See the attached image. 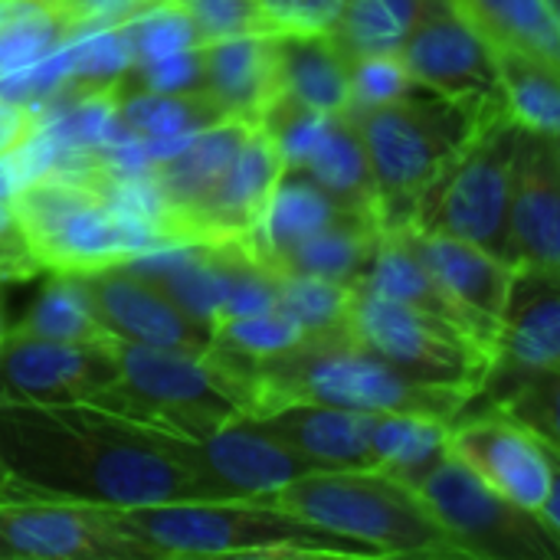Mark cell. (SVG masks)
Segmentation results:
<instances>
[{"instance_id":"cell-34","label":"cell","mask_w":560,"mask_h":560,"mask_svg":"<svg viewBox=\"0 0 560 560\" xmlns=\"http://www.w3.org/2000/svg\"><path fill=\"white\" fill-rule=\"evenodd\" d=\"M121 30L131 46V66L154 62V59H164V56H174L180 49H194L203 43L197 26L171 3H161L141 16H135Z\"/></svg>"},{"instance_id":"cell-16","label":"cell","mask_w":560,"mask_h":560,"mask_svg":"<svg viewBox=\"0 0 560 560\" xmlns=\"http://www.w3.org/2000/svg\"><path fill=\"white\" fill-rule=\"evenodd\" d=\"M397 62L423 89L502 102L492 46L476 36L450 7H436L417 20L397 49Z\"/></svg>"},{"instance_id":"cell-1","label":"cell","mask_w":560,"mask_h":560,"mask_svg":"<svg viewBox=\"0 0 560 560\" xmlns=\"http://www.w3.org/2000/svg\"><path fill=\"white\" fill-rule=\"evenodd\" d=\"M0 459L26 499L121 512L226 499L154 446L141 423L92 404L0 407Z\"/></svg>"},{"instance_id":"cell-20","label":"cell","mask_w":560,"mask_h":560,"mask_svg":"<svg viewBox=\"0 0 560 560\" xmlns=\"http://www.w3.org/2000/svg\"><path fill=\"white\" fill-rule=\"evenodd\" d=\"M200 92L226 121L259 125L282 95L276 36H230L200 43Z\"/></svg>"},{"instance_id":"cell-19","label":"cell","mask_w":560,"mask_h":560,"mask_svg":"<svg viewBox=\"0 0 560 560\" xmlns=\"http://www.w3.org/2000/svg\"><path fill=\"white\" fill-rule=\"evenodd\" d=\"M282 177H285V158L279 144L259 125H253L226 177L220 180L210 203L197 217L190 243L246 240L262 223Z\"/></svg>"},{"instance_id":"cell-27","label":"cell","mask_w":560,"mask_h":560,"mask_svg":"<svg viewBox=\"0 0 560 560\" xmlns=\"http://www.w3.org/2000/svg\"><path fill=\"white\" fill-rule=\"evenodd\" d=\"M443 0H341L335 23L328 26L348 62L364 56H397L417 20Z\"/></svg>"},{"instance_id":"cell-41","label":"cell","mask_w":560,"mask_h":560,"mask_svg":"<svg viewBox=\"0 0 560 560\" xmlns=\"http://www.w3.org/2000/svg\"><path fill=\"white\" fill-rule=\"evenodd\" d=\"M3 335H7V325H3V315H0V341H3Z\"/></svg>"},{"instance_id":"cell-31","label":"cell","mask_w":560,"mask_h":560,"mask_svg":"<svg viewBox=\"0 0 560 560\" xmlns=\"http://www.w3.org/2000/svg\"><path fill=\"white\" fill-rule=\"evenodd\" d=\"M276 276V312L285 315L292 325H299L305 335H331L345 331L348 299L351 285H338L318 276Z\"/></svg>"},{"instance_id":"cell-5","label":"cell","mask_w":560,"mask_h":560,"mask_svg":"<svg viewBox=\"0 0 560 560\" xmlns=\"http://www.w3.org/2000/svg\"><path fill=\"white\" fill-rule=\"evenodd\" d=\"M249 374L256 387L253 417H266L282 404L308 400L361 413H410L453 423L476 394L466 387L413 381L348 331L305 335L295 348L253 361Z\"/></svg>"},{"instance_id":"cell-37","label":"cell","mask_w":560,"mask_h":560,"mask_svg":"<svg viewBox=\"0 0 560 560\" xmlns=\"http://www.w3.org/2000/svg\"><path fill=\"white\" fill-rule=\"evenodd\" d=\"M348 66H351L354 105L387 102V98H397L417 85L407 75V69L397 62V56H364V59H354Z\"/></svg>"},{"instance_id":"cell-39","label":"cell","mask_w":560,"mask_h":560,"mask_svg":"<svg viewBox=\"0 0 560 560\" xmlns=\"http://www.w3.org/2000/svg\"><path fill=\"white\" fill-rule=\"evenodd\" d=\"M13 499H26V495L16 489V482L10 479V472H7V466L0 459V502H13Z\"/></svg>"},{"instance_id":"cell-29","label":"cell","mask_w":560,"mask_h":560,"mask_svg":"<svg viewBox=\"0 0 560 560\" xmlns=\"http://www.w3.org/2000/svg\"><path fill=\"white\" fill-rule=\"evenodd\" d=\"M499 66L502 105L525 131L558 135L560 128V82L558 69L545 66L525 52L492 49Z\"/></svg>"},{"instance_id":"cell-3","label":"cell","mask_w":560,"mask_h":560,"mask_svg":"<svg viewBox=\"0 0 560 560\" xmlns=\"http://www.w3.org/2000/svg\"><path fill=\"white\" fill-rule=\"evenodd\" d=\"M502 108L495 98L443 95L423 85L387 102L351 105L348 115L364 144L381 230L407 226L427 187Z\"/></svg>"},{"instance_id":"cell-35","label":"cell","mask_w":560,"mask_h":560,"mask_svg":"<svg viewBox=\"0 0 560 560\" xmlns=\"http://www.w3.org/2000/svg\"><path fill=\"white\" fill-rule=\"evenodd\" d=\"M558 377L560 371H532L495 413L558 446Z\"/></svg>"},{"instance_id":"cell-40","label":"cell","mask_w":560,"mask_h":560,"mask_svg":"<svg viewBox=\"0 0 560 560\" xmlns=\"http://www.w3.org/2000/svg\"><path fill=\"white\" fill-rule=\"evenodd\" d=\"M16 220H13V210H10V200H3L0 197V233L7 230V226H13Z\"/></svg>"},{"instance_id":"cell-24","label":"cell","mask_w":560,"mask_h":560,"mask_svg":"<svg viewBox=\"0 0 560 560\" xmlns=\"http://www.w3.org/2000/svg\"><path fill=\"white\" fill-rule=\"evenodd\" d=\"M381 223L368 210L345 213L341 220L295 240L285 246L279 256L262 262L272 272H289V276H318L338 285L358 289L371 269V259L381 243Z\"/></svg>"},{"instance_id":"cell-2","label":"cell","mask_w":560,"mask_h":560,"mask_svg":"<svg viewBox=\"0 0 560 560\" xmlns=\"http://www.w3.org/2000/svg\"><path fill=\"white\" fill-rule=\"evenodd\" d=\"M10 210L33 259L49 272H95L167 246L151 187L138 194L105 164L30 177Z\"/></svg>"},{"instance_id":"cell-23","label":"cell","mask_w":560,"mask_h":560,"mask_svg":"<svg viewBox=\"0 0 560 560\" xmlns=\"http://www.w3.org/2000/svg\"><path fill=\"white\" fill-rule=\"evenodd\" d=\"M282 92L318 115H345L354 105L351 66L328 30L276 33Z\"/></svg>"},{"instance_id":"cell-7","label":"cell","mask_w":560,"mask_h":560,"mask_svg":"<svg viewBox=\"0 0 560 560\" xmlns=\"http://www.w3.org/2000/svg\"><path fill=\"white\" fill-rule=\"evenodd\" d=\"M269 499L328 532L377 548L384 558H463L417 489L384 469L302 476Z\"/></svg>"},{"instance_id":"cell-9","label":"cell","mask_w":560,"mask_h":560,"mask_svg":"<svg viewBox=\"0 0 560 560\" xmlns=\"http://www.w3.org/2000/svg\"><path fill=\"white\" fill-rule=\"evenodd\" d=\"M345 331L381 361L423 384L479 390L495 361V354L466 328L417 305L377 295L368 285L351 292Z\"/></svg>"},{"instance_id":"cell-28","label":"cell","mask_w":560,"mask_h":560,"mask_svg":"<svg viewBox=\"0 0 560 560\" xmlns=\"http://www.w3.org/2000/svg\"><path fill=\"white\" fill-rule=\"evenodd\" d=\"M446 420L410 413H368V443L377 456V469L397 476L413 489L446 456Z\"/></svg>"},{"instance_id":"cell-30","label":"cell","mask_w":560,"mask_h":560,"mask_svg":"<svg viewBox=\"0 0 560 560\" xmlns=\"http://www.w3.org/2000/svg\"><path fill=\"white\" fill-rule=\"evenodd\" d=\"M13 328L52 341H108L82 282L72 272H52L30 315Z\"/></svg>"},{"instance_id":"cell-32","label":"cell","mask_w":560,"mask_h":560,"mask_svg":"<svg viewBox=\"0 0 560 560\" xmlns=\"http://www.w3.org/2000/svg\"><path fill=\"white\" fill-rule=\"evenodd\" d=\"M200 33L203 43L230 36H276L282 26L259 0H167Z\"/></svg>"},{"instance_id":"cell-36","label":"cell","mask_w":560,"mask_h":560,"mask_svg":"<svg viewBox=\"0 0 560 560\" xmlns=\"http://www.w3.org/2000/svg\"><path fill=\"white\" fill-rule=\"evenodd\" d=\"M52 13L59 16L62 30L72 36L95 33V30H115L131 23L135 16L167 3V0H46Z\"/></svg>"},{"instance_id":"cell-8","label":"cell","mask_w":560,"mask_h":560,"mask_svg":"<svg viewBox=\"0 0 560 560\" xmlns=\"http://www.w3.org/2000/svg\"><path fill=\"white\" fill-rule=\"evenodd\" d=\"M522 125L509 112H495L466 151L427 187L407 226L466 240L502 262L515 266L509 240V194L512 164Z\"/></svg>"},{"instance_id":"cell-6","label":"cell","mask_w":560,"mask_h":560,"mask_svg":"<svg viewBox=\"0 0 560 560\" xmlns=\"http://www.w3.org/2000/svg\"><path fill=\"white\" fill-rule=\"evenodd\" d=\"M118 381L89 404L128 423L177 436H207L233 417L256 413V387L246 361L220 351L187 354L112 338Z\"/></svg>"},{"instance_id":"cell-15","label":"cell","mask_w":560,"mask_h":560,"mask_svg":"<svg viewBox=\"0 0 560 560\" xmlns=\"http://www.w3.org/2000/svg\"><path fill=\"white\" fill-rule=\"evenodd\" d=\"M0 558L121 560L151 555L118 535L102 509L13 499L0 502Z\"/></svg>"},{"instance_id":"cell-21","label":"cell","mask_w":560,"mask_h":560,"mask_svg":"<svg viewBox=\"0 0 560 560\" xmlns=\"http://www.w3.org/2000/svg\"><path fill=\"white\" fill-rule=\"evenodd\" d=\"M492 354L509 364L560 371L558 272L515 266L495 322Z\"/></svg>"},{"instance_id":"cell-38","label":"cell","mask_w":560,"mask_h":560,"mask_svg":"<svg viewBox=\"0 0 560 560\" xmlns=\"http://www.w3.org/2000/svg\"><path fill=\"white\" fill-rule=\"evenodd\" d=\"M33 272H39V262L33 259L20 226L13 223L0 233V285L13 279H30Z\"/></svg>"},{"instance_id":"cell-11","label":"cell","mask_w":560,"mask_h":560,"mask_svg":"<svg viewBox=\"0 0 560 560\" xmlns=\"http://www.w3.org/2000/svg\"><path fill=\"white\" fill-rule=\"evenodd\" d=\"M144 430L161 453H167L174 463L200 476L226 499H262L302 476L331 472L282 443L259 417L246 413L220 423L207 436H177L154 427Z\"/></svg>"},{"instance_id":"cell-26","label":"cell","mask_w":560,"mask_h":560,"mask_svg":"<svg viewBox=\"0 0 560 560\" xmlns=\"http://www.w3.org/2000/svg\"><path fill=\"white\" fill-rule=\"evenodd\" d=\"M98 92L108 98L115 121L125 125L135 138H141V144H151V148L190 138L210 125L226 121L220 108L200 89L197 92H151V89H135L115 79Z\"/></svg>"},{"instance_id":"cell-10","label":"cell","mask_w":560,"mask_h":560,"mask_svg":"<svg viewBox=\"0 0 560 560\" xmlns=\"http://www.w3.org/2000/svg\"><path fill=\"white\" fill-rule=\"evenodd\" d=\"M433 518L443 525L463 558L558 560L560 535L535 512L509 502L456 456H446L413 482Z\"/></svg>"},{"instance_id":"cell-13","label":"cell","mask_w":560,"mask_h":560,"mask_svg":"<svg viewBox=\"0 0 560 560\" xmlns=\"http://www.w3.org/2000/svg\"><path fill=\"white\" fill-rule=\"evenodd\" d=\"M118 381V361L108 341H52L7 328L0 341V407L89 404Z\"/></svg>"},{"instance_id":"cell-17","label":"cell","mask_w":560,"mask_h":560,"mask_svg":"<svg viewBox=\"0 0 560 560\" xmlns=\"http://www.w3.org/2000/svg\"><path fill=\"white\" fill-rule=\"evenodd\" d=\"M509 240L515 266L560 272V158L558 135L518 138L509 194Z\"/></svg>"},{"instance_id":"cell-14","label":"cell","mask_w":560,"mask_h":560,"mask_svg":"<svg viewBox=\"0 0 560 560\" xmlns=\"http://www.w3.org/2000/svg\"><path fill=\"white\" fill-rule=\"evenodd\" d=\"M105 335L144 345V348H167V351H187V354H210L213 351V331L197 325L184 308H177L161 285H154L148 276L135 272L128 262L105 266L95 272H72Z\"/></svg>"},{"instance_id":"cell-12","label":"cell","mask_w":560,"mask_h":560,"mask_svg":"<svg viewBox=\"0 0 560 560\" xmlns=\"http://www.w3.org/2000/svg\"><path fill=\"white\" fill-rule=\"evenodd\" d=\"M446 450L486 486L509 502L535 512L560 535L558 515V446L545 443L532 430L512 423L502 413L469 423H450Z\"/></svg>"},{"instance_id":"cell-33","label":"cell","mask_w":560,"mask_h":560,"mask_svg":"<svg viewBox=\"0 0 560 560\" xmlns=\"http://www.w3.org/2000/svg\"><path fill=\"white\" fill-rule=\"evenodd\" d=\"M302 338H305V331L299 325H292L285 315H279L276 308L243 315V318H230V322H220L213 328V348L230 351V354L246 358V361L282 354V351L295 348Z\"/></svg>"},{"instance_id":"cell-25","label":"cell","mask_w":560,"mask_h":560,"mask_svg":"<svg viewBox=\"0 0 560 560\" xmlns=\"http://www.w3.org/2000/svg\"><path fill=\"white\" fill-rule=\"evenodd\" d=\"M492 49L525 52L560 69L558 0H443Z\"/></svg>"},{"instance_id":"cell-4","label":"cell","mask_w":560,"mask_h":560,"mask_svg":"<svg viewBox=\"0 0 560 560\" xmlns=\"http://www.w3.org/2000/svg\"><path fill=\"white\" fill-rule=\"evenodd\" d=\"M105 518L151 558H384L377 548L328 532L269 495L167 502L105 512Z\"/></svg>"},{"instance_id":"cell-18","label":"cell","mask_w":560,"mask_h":560,"mask_svg":"<svg viewBox=\"0 0 560 560\" xmlns=\"http://www.w3.org/2000/svg\"><path fill=\"white\" fill-rule=\"evenodd\" d=\"M400 236L423 262V269L440 282V289L453 299V305L463 312L469 331L492 351L495 322L515 266L456 236L427 233L417 226H400Z\"/></svg>"},{"instance_id":"cell-22","label":"cell","mask_w":560,"mask_h":560,"mask_svg":"<svg viewBox=\"0 0 560 560\" xmlns=\"http://www.w3.org/2000/svg\"><path fill=\"white\" fill-rule=\"evenodd\" d=\"M282 443L325 469H377V456L368 443V413L331 404H282L259 417Z\"/></svg>"}]
</instances>
